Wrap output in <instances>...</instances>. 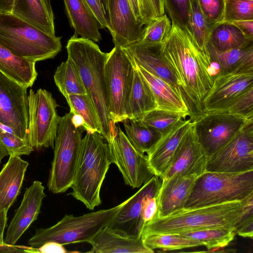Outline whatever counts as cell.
<instances>
[{"label": "cell", "instance_id": "obj_1", "mask_svg": "<svg viewBox=\"0 0 253 253\" xmlns=\"http://www.w3.org/2000/svg\"><path fill=\"white\" fill-rule=\"evenodd\" d=\"M159 48L177 82L193 122L204 113L203 102L214 78L212 63L190 34L173 24Z\"/></svg>", "mask_w": 253, "mask_h": 253}, {"label": "cell", "instance_id": "obj_2", "mask_svg": "<svg viewBox=\"0 0 253 253\" xmlns=\"http://www.w3.org/2000/svg\"><path fill=\"white\" fill-rule=\"evenodd\" d=\"M252 212L253 193L242 201L184 208L165 216H155L145 224L141 236L152 234H181L215 228L235 231L242 220Z\"/></svg>", "mask_w": 253, "mask_h": 253}, {"label": "cell", "instance_id": "obj_3", "mask_svg": "<svg viewBox=\"0 0 253 253\" xmlns=\"http://www.w3.org/2000/svg\"><path fill=\"white\" fill-rule=\"evenodd\" d=\"M68 57L75 64L83 85L93 104L101 125V135L107 140L115 129L109 118L105 66L109 52L101 50L92 40L74 34L66 45Z\"/></svg>", "mask_w": 253, "mask_h": 253}, {"label": "cell", "instance_id": "obj_4", "mask_svg": "<svg viewBox=\"0 0 253 253\" xmlns=\"http://www.w3.org/2000/svg\"><path fill=\"white\" fill-rule=\"evenodd\" d=\"M83 138L81 155L69 195L93 210L101 204L103 182L112 163L107 143L97 132H86Z\"/></svg>", "mask_w": 253, "mask_h": 253}, {"label": "cell", "instance_id": "obj_5", "mask_svg": "<svg viewBox=\"0 0 253 253\" xmlns=\"http://www.w3.org/2000/svg\"><path fill=\"white\" fill-rule=\"evenodd\" d=\"M61 39L12 13L0 12V44L18 57L35 63L53 58L61 50Z\"/></svg>", "mask_w": 253, "mask_h": 253}, {"label": "cell", "instance_id": "obj_6", "mask_svg": "<svg viewBox=\"0 0 253 253\" xmlns=\"http://www.w3.org/2000/svg\"><path fill=\"white\" fill-rule=\"evenodd\" d=\"M70 112L60 117L54 146V155L49 170L47 186L55 194L71 188L79 162L83 133L82 126L74 122Z\"/></svg>", "mask_w": 253, "mask_h": 253}, {"label": "cell", "instance_id": "obj_7", "mask_svg": "<svg viewBox=\"0 0 253 253\" xmlns=\"http://www.w3.org/2000/svg\"><path fill=\"white\" fill-rule=\"evenodd\" d=\"M128 199L112 208L101 210L79 216L66 214L54 225L37 229L29 239V246L37 248L48 242L62 245L78 243H88L114 218Z\"/></svg>", "mask_w": 253, "mask_h": 253}, {"label": "cell", "instance_id": "obj_8", "mask_svg": "<svg viewBox=\"0 0 253 253\" xmlns=\"http://www.w3.org/2000/svg\"><path fill=\"white\" fill-rule=\"evenodd\" d=\"M253 193V170L238 173L206 171L196 180L185 208L242 201Z\"/></svg>", "mask_w": 253, "mask_h": 253}, {"label": "cell", "instance_id": "obj_9", "mask_svg": "<svg viewBox=\"0 0 253 253\" xmlns=\"http://www.w3.org/2000/svg\"><path fill=\"white\" fill-rule=\"evenodd\" d=\"M134 61L128 52L115 46L105 66L109 118L113 125L127 120L126 111L133 82Z\"/></svg>", "mask_w": 253, "mask_h": 253}, {"label": "cell", "instance_id": "obj_10", "mask_svg": "<svg viewBox=\"0 0 253 253\" xmlns=\"http://www.w3.org/2000/svg\"><path fill=\"white\" fill-rule=\"evenodd\" d=\"M29 119L27 140L34 149L54 148L60 117L58 104L52 94L44 89L28 94Z\"/></svg>", "mask_w": 253, "mask_h": 253}, {"label": "cell", "instance_id": "obj_11", "mask_svg": "<svg viewBox=\"0 0 253 253\" xmlns=\"http://www.w3.org/2000/svg\"><path fill=\"white\" fill-rule=\"evenodd\" d=\"M251 120L228 111L204 112L193 122L197 139L207 157L223 147Z\"/></svg>", "mask_w": 253, "mask_h": 253}, {"label": "cell", "instance_id": "obj_12", "mask_svg": "<svg viewBox=\"0 0 253 253\" xmlns=\"http://www.w3.org/2000/svg\"><path fill=\"white\" fill-rule=\"evenodd\" d=\"M112 163L122 174L126 184L138 188L155 175L149 168L147 156L130 143L119 126L106 140Z\"/></svg>", "mask_w": 253, "mask_h": 253}, {"label": "cell", "instance_id": "obj_13", "mask_svg": "<svg viewBox=\"0 0 253 253\" xmlns=\"http://www.w3.org/2000/svg\"><path fill=\"white\" fill-rule=\"evenodd\" d=\"M253 170V120L207 159L206 171L238 173Z\"/></svg>", "mask_w": 253, "mask_h": 253}, {"label": "cell", "instance_id": "obj_14", "mask_svg": "<svg viewBox=\"0 0 253 253\" xmlns=\"http://www.w3.org/2000/svg\"><path fill=\"white\" fill-rule=\"evenodd\" d=\"M27 88L0 71V124L28 141Z\"/></svg>", "mask_w": 253, "mask_h": 253}, {"label": "cell", "instance_id": "obj_15", "mask_svg": "<svg viewBox=\"0 0 253 253\" xmlns=\"http://www.w3.org/2000/svg\"><path fill=\"white\" fill-rule=\"evenodd\" d=\"M161 178L154 175L132 196L121 208L107 226L114 232L126 237L140 238L144 226L142 218V206L144 197L157 194Z\"/></svg>", "mask_w": 253, "mask_h": 253}, {"label": "cell", "instance_id": "obj_16", "mask_svg": "<svg viewBox=\"0 0 253 253\" xmlns=\"http://www.w3.org/2000/svg\"><path fill=\"white\" fill-rule=\"evenodd\" d=\"M253 86V72L218 73L203 102L204 112L222 111Z\"/></svg>", "mask_w": 253, "mask_h": 253}, {"label": "cell", "instance_id": "obj_17", "mask_svg": "<svg viewBox=\"0 0 253 253\" xmlns=\"http://www.w3.org/2000/svg\"><path fill=\"white\" fill-rule=\"evenodd\" d=\"M107 20L115 46L126 47L141 40L144 27L136 20L128 0H109Z\"/></svg>", "mask_w": 253, "mask_h": 253}, {"label": "cell", "instance_id": "obj_18", "mask_svg": "<svg viewBox=\"0 0 253 253\" xmlns=\"http://www.w3.org/2000/svg\"><path fill=\"white\" fill-rule=\"evenodd\" d=\"M44 187L38 180L26 188L19 207L15 211L7 229L4 242L15 245L38 218L44 198Z\"/></svg>", "mask_w": 253, "mask_h": 253}, {"label": "cell", "instance_id": "obj_19", "mask_svg": "<svg viewBox=\"0 0 253 253\" xmlns=\"http://www.w3.org/2000/svg\"><path fill=\"white\" fill-rule=\"evenodd\" d=\"M207 162V157L197 139L192 122L161 179L169 178L175 174L199 176L206 171Z\"/></svg>", "mask_w": 253, "mask_h": 253}, {"label": "cell", "instance_id": "obj_20", "mask_svg": "<svg viewBox=\"0 0 253 253\" xmlns=\"http://www.w3.org/2000/svg\"><path fill=\"white\" fill-rule=\"evenodd\" d=\"M198 177L175 174L169 178L161 179L157 196L158 211L156 216H165L185 208Z\"/></svg>", "mask_w": 253, "mask_h": 253}, {"label": "cell", "instance_id": "obj_21", "mask_svg": "<svg viewBox=\"0 0 253 253\" xmlns=\"http://www.w3.org/2000/svg\"><path fill=\"white\" fill-rule=\"evenodd\" d=\"M183 118L162 135L147 154L148 163L155 175L162 178L169 168L181 140L192 121Z\"/></svg>", "mask_w": 253, "mask_h": 253}, {"label": "cell", "instance_id": "obj_22", "mask_svg": "<svg viewBox=\"0 0 253 253\" xmlns=\"http://www.w3.org/2000/svg\"><path fill=\"white\" fill-rule=\"evenodd\" d=\"M29 162L9 156L0 171V211H8L19 195Z\"/></svg>", "mask_w": 253, "mask_h": 253}, {"label": "cell", "instance_id": "obj_23", "mask_svg": "<svg viewBox=\"0 0 253 253\" xmlns=\"http://www.w3.org/2000/svg\"><path fill=\"white\" fill-rule=\"evenodd\" d=\"M124 48L137 65L181 91L174 76L160 53L159 46L147 45L137 42Z\"/></svg>", "mask_w": 253, "mask_h": 253}, {"label": "cell", "instance_id": "obj_24", "mask_svg": "<svg viewBox=\"0 0 253 253\" xmlns=\"http://www.w3.org/2000/svg\"><path fill=\"white\" fill-rule=\"evenodd\" d=\"M91 245L89 253H151L140 238L122 236L106 226L88 243Z\"/></svg>", "mask_w": 253, "mask_h": 253}, {"label": "cell", "instance_id": "obj_25", "mask_svg": "<svg viewBox=\"0 0 253 253\" xmlns=\"http://www.w3.org/2000/svg\"><path fill=\"white\" fill-rule=\"evenodd\" d=\"M51 36H55L51 0H14L12 12Z\"/></svg>", "mask_w": 253, "mask_h": 253}, {"label": "cell", "instance_id": "obj_26", "mask_svg": "<svg viewBox=\"0 0 253 253\" xmlns=\"http://www.w3.org/2000/svg\"><path fill=\"white\" fill-rule=\"evenodd\" d=\"M137 66L150 87L156 102V109L187 114L190 118L189 110L181 91L141 67Z\"/></svg>", "mask_w": 253, "mask_h": 253}, {"label": "cell", "instance_id": "obj_27", "mask_svg": "<svg viewBox=\"0 0 253 253\" xmlns=\"http://www.w3.org/2000/svg\"><path fill=\"white\" fill-rule=\"evenodd\" d=\"M207 49L211 63L219 66L218 73L253 72V43L220 51L208 43Z\"/></svg>", "mask_w": 253, "mask_h": 253}, {"label": "cell", "instance_id": "obj_28", "mask_svg": "<svg viewBox=\"0 0 253 253\" xmlns=\"http://www.w3.org/2000/svg\"><path fill=\"white\" fill-rule=\"evenodd\" d=\"M66 13L75 34L99 42L101 27L83 0H63Z\"/></svg>", "mask_w": 253, "mask_h": 253}, {"label": "cell", "instance_id": "obj_29", "mask_svg": "<svg viewBox=\"0 0 253 253\" xmlns=\"http://www.w3.org/2000/svg\"><path fill=\"white\" fill-rule=\"evenodd\" d=\"M134 63L133 82L126 111L127 120H140L157 108L150 87Z\"/></svg>", "mask_w": 253, "mask_h": 253}, {"label": "cell", "instance_id": "obj_30", "mask_svg": "<svg viewBox=\"0 0 253 253\" xmlns=\"http://www.w3.org/2000/svg\"><path fill=\"white\" fill-rule=\"evenodd\" d=\"M0 71L27 88L33 86L38 76L36 63L14 55L0 44Z\"/></svg>", "mask_w": 253, "mask_h": 253}, {"label": "cell", "instance_id": "obj_31", "mask_svg": "<svg viewBox=\"0 0 253 253\" xmlns=\"http://www.w3.org/2000/svg\"><path fill=\"white\" fill-rule=\"evenodd\" d=\"M208 43L217 50L224 51L253 43V41L248 39L232 22L222 21L211 26Z\"/></svg>", "mask_w": 253, "mask_h": 253}, {"label": "cell", "instance_id": "obj_32", "mask_svg": "<svg viewBox=\"0 0 253 253\" xmlns=\"http://www.w3.org/2000/svg\"><path fill=\"white\" fill-rule=\"evenodd\" d=\"M123 124L129 141L142 154H147L162 136L160 133L144 125L139 120H126L123 122Z\"/></svg>", "mask_w": 253, "mask_h": 253}, {"label": "cell", "instance_id": "obj_33", "mask_svg": "<svg viewBox=\"0 0 253 253\" xmlns=\"http://www.w3.org/2000/svg\"><path fill=\"white\" fill-rule=\"evenodd\" d=\"M53 78L56 86L65 97L71 94H86L79 71L68 57L57 67Z\"/></svg>", "mask_w": 253, "mask_h": 253}, {"label": "cell", "instance_id": "obj_34", "mask_svg": "<svg viewBox=\"0 0 253 253\" xmlns=\"http://www.w3.org/2000/svg\"><path fill=\"white\" fill-rule=\"evenodd\" d=\"M140 238L145 245L152 250L173 251L203 246L199 240L178 234H152Z\"/></svg>", "mask_w": 253, "mask_h": 253}, {"label": "cell", "instance_id": "obj_35", "mask_svg": "<svg viewBox=\"0 0 253 253\" xmlns=\"http://www.w3.org/2000/svg\"><path fill=\"white\" fill-rule=\"evenodd\" d=\"M74 115L81 116L86 132H97L101 134L102 130L95 108L86 94H71L65 97Z\"/></svg>", "mask_w": 253, "mask_h": 253}, {"label": "cell", "instance_id": "obj_36", "mask_svg": "<svg viewBox=\"0 0 253 253\" xmlns=\"http://www.w3.org/2000/svg\"><path fill=\"white\" fill-rule=\"evenodd\" d=\"M211 26L203 13L198 0H192L189 34L198 48L210 60L207 44Z\"/></svg>", "mask_w": 253, "mask_h": 253}, {"label": "cell", "instance_id": "obj_37", "mask_svg": "<svg viewBox=\"0 0 253 253\" xmlns=\"http://www.w3.org/2000/svg\"><path fill=\"white\" fill-rule=\"evenodd\" d=\"M235 231L224 228L207 229L187 232L181 235L202 242L209 251L223 248L232 241L235 236Z\"/></svg>", "mask_w": 253, "mask_h": 253}, {"label": "cell", "instance_id": "obj_38", "mask_svg": "<svg viewBox=\"0 0 253 253\" xmlns=\"http://www.w3.org/2000/svg\"><path fill=\"white\" fill-rule=\"evenodd\" d=\"M187 117L189 118L187 114L155 109L147 112L139 120L162 135L179 121Z\"/></svg>", "mask_w": 253, "mask_h": 253}, {"label": "cell", "instance_id": "obj_39", "mask_svg": "<svg viewBox=\"0 0 253 253\" xmlns=\"http://www.w3.org/2000/svg\"><path fill=\"white\" fill-rule=\"evenodd\" d=\"M171 27L169 18L164 14L145 26L142 38L138 42L147 45L160 46Z\"/></svg>", "mask_w": 253, "mask_h": 253}, {"label": "cell", "instance_id": "obj_40", "mask_svg": "<svg viewBox=\"0 0 253 253\" xmlns=\"http://www.w3.org/2000/svg\"><path fill=\"white\" fill-rule=\"evenodd\" d=\"M163 1L171 20V24L189 33L192 0H163Z\"/></svg>", "mask_w": 253, "mask_h": 253}, {"label": "cell", "instance_id": "obj_41", "mask_svg": "<svg viewBox=\"0 0 253 253\" xmlns=\"http://www.w3.org/2000/svg\"><path fill=\"white\" fill-rule=\"evenodd\" d=\"M253 20V0H225L222 21Z\"/></svg>", "mask_w": 253, "mask_h": 253}, {"label": "cell", "instance_id": "obj_42", "mask_svg": "<svg viewBox=\"0 0 253 253\" xmlns=\"http://www.w3.org/2000/svg\"><path fill=\"white\" fill-rule=\"evenodd\" d=\"M0 143L9 156L29 155L34 150L27 140L20 138L12 131L3 129L0 124Z\"/></svg>", "mask_w": 253, "mask_h": 253}, {"label": "cell", "instance_id": "obj_43", "mask_svg": "<svg viewBox=\"0 0 253 253\" xmlns=\"http://www.w3.org/2000/svg\"><path fill=\"white\" fill-rule=\"evenodd\" d=\"M224 111L248 119H253V86L239 96Z\"/></svg>", "mask_w": 253, "mask_h": 253}, {"label": "cell", "instance_id": "obj_44", "mask_svg": "<svg viewBox=\"0 0 253 253\" xmlns=\"http://www.w3.org/2000/svg\"><path fill=\"white\" fill-rule=\"evenodd\" d=\"M141 24L145 26L165 13L163 0H137Z\"/></svg>", "mask_w": 253, "mask_h": 253}, {"label": "cell", "instance_id": "obj_45", "mask_svg": "<svg viewBox=\"0 0 253 253\" xmlns=\"http://www.w3.org/2000/svg\"><path fill=\"white\" fill-rule=\"evenodd\" d=\"M201 9L211 26L222 22L225 0H198Z\"/></svg>", "mask_w": 253, "mask_h": 253}, {"label": "cell", "instance_id": "obj_46", "mask_svg": "<svg viewBox=\"0 0 253 253\" xmlns=\"http://www.w3.org/2000/svg\"><path fill=\"white\" fill-rule=\"evenodd\" d=\"M157 194L147 195L144 197L143 200L142 218L144 225L151 221L157 214L158 211Z\"/></svg>", "mask_w": 253, "mask_h": 253}, {"label": "cell", "instance_id": "obj_47", "mask_svg": "<svg viewBox=\"0 0 253 253\" xmlns=\"http://www.w3.org/2000/svg\"><path fill=\"white\" fill-rule=\"evenodd\" d=\"M99 23L101 28H108L107 18L100 0H83Z\"/></svg>", "mask_w": 253, "mask_h": 253}, {"label": "cell", "instance_id": "obj_48", "mask_svg": "<svg viewBox=\"0 0 253 253\" xmlns=\"http://www.w3.org/2000/svg\"><path fill=\"white\" fill-rule=\"evenodd\" d=\"M236 233L245 238L253 237V212L248 214L240 223L235 230Z\"/></svg>", "mask_w": 253, "mask_h": 253}, {"label": "cell", "instance_id": "obj_49", "mask_svg": "<svg viewBox=\"0 0 253 253\" xmlns=\"http://www.w3.org/2000/svg\"><path fill=\"white\" fill-rule=\"evenodd\" d=\"M0 253H38L37 248L30 246L12 245L6 243H0Z\"/></svg>", "mask_w": 253, "mask_h": 253}, {"label": "cell", "instance_id": "obj_50", "mask_svg": "<svg viewBox=\"0 0 253 253\" xmlns=\"http://www.w3.org/2000/svg\"><path fill=\"white\" fill-rule=\"evenodd\" d=\"M38 253H61L68 252L64 248L63 245L55 242H48L44 243L41 247L37 248Z\"/></svg>", "mask_w": 253, "mask_h": 253}, {"label": "cell", "instance_id": "obj_51", "mask_svg": "<svg viewBox=\"0 0 253 253\" xmlns=\"http://www.w3.org/2000/svg\"><path fill=\"white\" fill-rule=\"evenodd\" d=\"M232 23L240 29L248 39L253 41V20L236 21Z\"/></svg>", "mask_w": 253, "mask_h": 253}, {"label": "cell", "instance_id": "obj_52", "mask_svg": "<svg viewBox=\"0 0 253 253\" xmlns=\"http://www.w3.org/2000/svg\"><path fill=\"white\" fill-rule=\"evenodd\" d=\"M7 212L5 210L0 211V243H4L3 234L7 221Z\"/></svg>", "mask_w": 253, "mask_h": 253}, {"label": "cell", "instance_id": "obj_53", "mask_svg": "<svg viewBox=\"0 0 253 253\" xmlns=\"http://www.w3.org/2000/svg\"><path fill=\"white\" fill-rule=\"evenodd\" d=\"M14 0H0V12L11 13Z\"/></svg>", "mask_w": 253, "mask_h": 253}, {"label": "cell", "instance_id": "obj_54", "mask_svg": "<svg viewBox=\"0 0 253 253\" xmlns=\"http://www.w3.org/2000/svg\"><path fill=\"white\" fill-rule=\"evenodd\" d=\"M128 1L136 20L142 25L137 0H128Z\"/></svg>", "mask_w": 253, "mask_h": 253}, {"label": "cell", "instance_id": "obj_55", "mask_svg": "<svg viewBox=\"0 0 253 253\" xmlns=\"http://www.w3.org/2000/svg\"><path fill=\"white\" fill-rule=\"evenodd\" d=\"M109 0H100L102 7L105 14L107 20H108V6ZM108 22V20H107Z\"/></svg>", "mask_w": 253, "mask_h": 253}, {"label": "cell", "instance_id": "obj_56", "mask_svg": "<svg viewBox=\"0 0 253 253\" xmlns=\"http://www.w3.org/2000/svg\"><path fill=\"white\" fill-rule=\"evenodd\" d=\"M7 155H8V154L7 151L0 143V165L2 159Z\"/></svg>", "mask_w": 253, "mask_h": 253}]
</instances>
